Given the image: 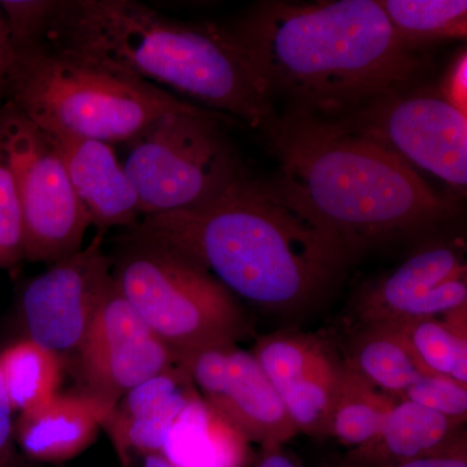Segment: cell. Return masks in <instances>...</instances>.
<instances>
[{"mask_svg":"<svg viewBox=\"0 0 467 467\" xmlns=\"http://www.w3.org/2000/svg\"><path fill=\"white\" fill-rule=\"evenodd\" d=\"M129 239L181 254L236 299L275 315L312 308L352 257L276 178L247 175L198 207L142 217Z\"/></svg>","mask_w":467,"mask_h":467,"instance_id":"1","label":"cell"},{"mask_svg":"<svg viewBox=\"0 0 467 467\" xmlns=\"http://www.w3.org/2000/svg\"><path fill=\"white\" fill-rule=\"evenodd\" d=\"M294 110L339 117L416 85L423 61L402 45L379 0L263 2L227 27Z\"/></svg>","mask_w":467,"mask_h":467,"instance_id":"2","label":"cell"},{"mask_svg":"<svg viewBox=\"0 0 467 467\" xmlns=\"http://www.w3.org/2000/svg\"><path fill=\"white\" fill-rule=\"evenodd\" d=\"M43 45L201 101L267 137L281 117L265 79L225 26L175 20L134 0H61Z\"/></svg>","mask_w":467,"mask_h":467,"instance_id":"3","label":"cell"},{"mask_svg":"<svg viewBox=\"0 0 467 467\" xmlns=\"http://www.w3.org/2000/svg\"><path fill=\"white\" fill-rule=\"evenodd\" d=\"M276 180L339 238L350 256L435 232L456 214L391 150L330 117L290 109L269 135Z\"/></svg>","mask_w":467,"mask_h":467,"instance_id":"4","label":"cell"},{"mask_svg":"<svg viewBox=\"0 0 467 467\" xmlns=\"http://www.w3.org/2000/svg\"><path fill=\"white\" fill-rule=\"evenodd\" d=\"M8 101L47 133L129 143L167 113L192 109L171 92L76 52L16 47Z\"/></svg>","mask_w":467,"mask_h":467,"instance_id":"5","label":"cell"},{"mask_svg":"<svg viewBox=\"0 0 467 467\" xmlns=\"http://www.w3.org/2000/svg\"><path fill=\"white\" fill-rule=\"evenodd\" d=\"M112 276L175 356L236 343L247 331L241 301L202 267L161 245L129 239Z\"/></svg>","mask_w":467,"mask_h":467,"instance_id":"6","label":"cell"},{"mask_svg":"<svg viewBox=\"0 0 467 467\" xmlns=\"http://www.w3.org/2000/svg\"><path fill=\"white\" fill-rule=\"evenodd\" d=\"M223 119H229L193 106L160 117L126 143L122 165L142 217L198 207L244 177L218 125Z\"/></svg>","mask_w":467,"mask_h":467,"instance_id":"7","label":"cell"},{"mask_svg":"<svg viewBox=\"0 0 467 467\" xmlns=\"http://www.w3.org/2000/svg\"><path fill=\"white\" fill-rule=\"evenodd\" d=\"M0 160L14 178L26 232V256L52 264L84 248L90 223L47 134L9 101L0 109Z\"/></svg>","mask_w":467,"mask_h":467,"instance_id":"8","label":"cell"},{"mask_svg":"<svg viewBox=\"0 0 467 467\" xmlns=\"http://www.w3.org/2000/svg\"><path fill=\"white\" fill-rule=\"evenodd\" d=\"M389 92L359 109L330 117L367 135L413 169H422L463 192L467 186V113L439 88Z\"/></svg>","mask_w":467,"mask_h":467,"instance_id":"9","label":"cell"},{"mask_svg":"<svg viewBox=\"0 0 467 467\" xmlns=\"http://www.w3.org/2000/svg\"><path fill=\"white\" fill-rule=\"evenodd\" d=\"M202 400L248 442L284 445L299 434L254 353L236 343L175 356Z\"/></svg>","mask_w":467,"mask_h":467,"instance_id":"10","label":"cell"},{"mask_svg":"<svg viewBox=\"0 0 467 467\" xmlns=\"http://www.w3.org/2000/svg\"><path fill=\"white\" fill-rule=\"evenodd\" d=\"M103 234L88 247L52 264L24 288L20 316L27 339L60 355L78 350L113 284Z\"/></svg>","mask_w":467,"mask_h":467,"instance_id":"11","label":"cell"},{"mask_svg":"<svg viewBox=\"0 0 467 467\" xmlns=\"http://www.w3.org/2000/svg\"><path fill=\"white\" fill-rule=\"evenodd\" d=\"M77 352L86 392L109 409L134 387L177 364L173 350L135 312L115 281Z\"/></svg>","mask_w":467,"mask_h":467,"instance_id":"12","label":"cell"},{"mask_svg":"<svg viewBox=\"0 0 467 467\" xmlns=\"http://www.w3.org/2000/svg\"><path fill=\"white\" fill-rule=\"evenodd\" d=\"M45 133L63 160L88 223L98 227L99 234L112 227L131 229L142 220L140 198L110 144Z\"/></svg>","mask_w":467,"mask_h":467,"instance_id":"13","label":"cell"},{"mask_svg":"<svg viewBox=\"0 0 467 467\" xmlns=\"http://www.w3.org/2000/svg\"><path fill=\"white\" fill-rule=\"evenodd\" d=\"M199 396L180 365L125 393L110 411L107 430L124 467L147 454L161 453L175 420Z\"/></svg>","mask_w":467,"mask_h":467,"instance_id":"14","label":"cell"},{"mask_svg":"<svg viewBox=\"0 0 467 467\" xmlns=\"http://www.w3.org/2000/svg\"><path fill=\"white\" fill-rule=\"evenodd\" d=\"M466 273L459 245L431 242L400 266L365 287L356 304L362 326L396 325L409 321L434 288Z\"/></svg>","mask_w":467,"mask_h":467,"instance_id":"15","label":"cell"},{"mask_svg":"<svg viewBox=\"0 0 467 467\" xmlns=\"http://www.w3.org/2000/svg\"><path fill=\"white\" fill-rule=\"evenodd\" d=\"M112 409L90 393H66L21 413L15 423L18 451L29 462L60 463L97 441Z\"/></svg>","mask_w":467,"mask_h":467,"instance_id":"16","label":"cell"},{"mask_svg":"<svg viewBox=\"0 0 467 467\" xmlns=\"http://www.w3.org/2000/svg\"><path fill=\"white\" fill-rule=\"evenodd\" d=\"M463 425L416 402L398 400L376 438L347 457L368 467H393L438 456L465 441Z\"/></svg>","mask_w":467,"mask_h":467,"instance_id":"17","label":"cell"},{"mask_svg":"<svg viewBox=\"0 0 467 467\" xmlns=\"http://www.w3.org/2000/svg\"><path fill=\"white\" fill-rule=\"evenodd\" d=\"M161 454L178 467H244L251 459L248 441L201 395L175 420Z\"/></svg>","mask_w":467,"mask_h":467,"instance_id":"18","label":"cell"},{"mask_svg":"<svg viewBox=\"0 0 467 467\" xmlns=\"http://www.w3.org/2000/svg\"><path fill=\"white\" fill-rule=\"evenodd\" d=\"M344 364L395 400L425 376L391 325L362 326Z\"/></svg>","mask_w":467,"mask_h":467,"instance_id":"19","label":"cell"},{"mask_svg":"<svg viewBox=\"0 0 467 467\" xmlns=\"http://www.w3.org/2000/svg\"><path fill=\"white\" fill-rule=\"evenodd\" d=\"M61 371L60 355L27 337L0 352V378L12 408L20 414L57 395Z\"/></svg>","mask_w":467,"mask_h":467,"instance_id":"20","label":"cell"},{"mask_svg":"<svg viewBox=\"0 0 467 467\" xmlns=\"http://www.w3.org/2000/svg\"><path fill=\"white\" fill-rule=\"evenodd\" d=\"M396 401L343 362L328 436L352 450L364 447L380 431Z\"/></svg>","mask_w":467,"mask_h":467,"instance_id":"21","label":"cell"},{"mask_svg":"<svg viewBox=\"0 0 467 467\" xmlns=\"http://www.w3.org/2000/svg\"><path fill=\"white\" fill-rule=\"evenodd\" d=\"M380 7L393 32L405 47L417 51L422 46L465 39V0H380Z\"/></svg>","mask_w":467,"mask_h":467,"instance_id":"22","label":"cell"},{"mask_svg":"<svg viewBox=\"0 0 467 467\" xmlns=\"http://www.w3.org/2000/svg\"><path fill=\"white\" fill-rule=\"evenodd\" d=\"M425 376H441L467 387V331L444 318H422L391 325Z\"/></svg>","mask_w":467,"mask_h":467,"instance_id":"23","label":"cell"},{"mask_svg":"<svg viewBox=\"0 0 467 467\" xmlns=\"http://www.w3.org/2000/svg\"><path fill=\"white\" fill-rule=\"evenodd\" d=\"M252 353L278 395L337 358L317 337L301 333L266 335Z\"/></svg>","mask_w":467,"mask_h":467,"instance_id":"24","label":"cell"},{"mask_svg":"<svg viewBox=\"0 0 467 467\" xmlns=\"http://www.w3.org/2000/svg\"><path fill=\"white\" fill-rule=\"evenodd\" d=\"M58 0H2L0 12L18 48L42 46L57 16Z\"/></svg>","mask_w":467,"mask_h":467,"instance_id":"25","label":"cell"},{"mask_svg":"<svg viewBox=\"0 0 467 467\" xmlns=\"http://www.w3.org/2000/svg\"><path fill=\"white\" fill-rule=\"evenodd\" d=\"M26 260L23 212L14 178L0 160V269H15Z\"/></svg>","mask_w":467,"mask_h":467,"instance_id":"26","label":"cell"},{"mask_svg":"<svg viewBox=\"0 0 467 467\" xmlns=\"http://www.w3.org/2000/svg\"><path fill=\"white\" fill-rule=\"evenodd\" d=\"M400 400L416 402L451 420H467V387L441 376H423L411 384Z\"/></svg>","mask_w":467,"mask_h":467,"instance_id":"27","label":"cell"},{"mask_svg":"<svg viewBox=\"0 0 467 467\" xmlns=\"http://www.w3.org/2000/svg\"><path fill=\"white\" fill-rule=\"evenodd\" d=\"M14 413L0 378V467H34L18 451L15 439Z\"/></svg>","mask_w":467,"mask_h":467,"instance_id":"28","label":"cell"},{"mask_svg":"<svg viewBox=\"0 0 467 467\" xmlns=\"http://www.w3.org/2000/svg\"><path fill=\"white\" fill-rule=\"evenodd\" d=\"M439 91L451 106L461 112L467 113V57L466 51L454 58L450 69L445 73Z\"/></svg>","mask_w":467,"mask_h":467,"instance_id":"29","label":"cell"},{"mask_svg":"<svg viewBox=\"0 0 467 467\" xmlns=\"http://www.w3.org/2000/svg\"><path fill=\"white\" fill-rule=\"evenodd\" d=\"M324 467H368L356 462V461L346 459L337 461L334 463H327ZM393 467H467V445L465 441L454 445L451 450L438 454V456L427 457V459L411 461L404 465Z\"/></svg>","mask_w":467,"mask_h":467,"instance_id":"30","label":"cell"},{"mask_svg":"<svg viewBox=\"0 0 467 467\" xmlns=\"http://www.w3.org/2000/svg\"><path fill=\"white\" fill-rule=\"evenodd\" d=\"M16 57V46L12 41L7 24L0 12V109L8 101L9 81Z\"/></svg>","mask_w":467,"mask_h":467,"instance_id":"31","label":"cell"},{"mask_svg":"<svg viewBox=\"0 0 467 467\" xmlns=\"http://www.w3.org/2000/svg\"><path fill=\"white\" fill-rule=\"evenodd\" d=\"M244 467H300L296 461L284 450V445L267 442L251 457Z\"/></svg>","mask_w":467,"mask_h":467,"instance_id":"32","label":"cell"},{"mask_svg":"<svg viewBox=\"0 0 467 467\" xmlns=\"http://www.w3.org/2000/svg\"><path fill=\"white\" fill-rule=\"evenodd\" d=\"M130 467H178L171 461L165 459L161 453L147 454L140 457V460L134 461Z\"/></svg>","mask_w":467,"mask_h":467,"instance_id":"33","label":"cell"},{"mask_svg":"<svg viewBox=\"0 0 467 467\" xmlns=\"http://www.w3.org/2000/svg\"><path fill=\"white\" fill-rule=\"evenodd\" d=\"M34 467H36V466H34Z\"/></svg>","mask_w":467,"mask_h":467,"instance_id":"34","label":"cell"}]
</instances>
